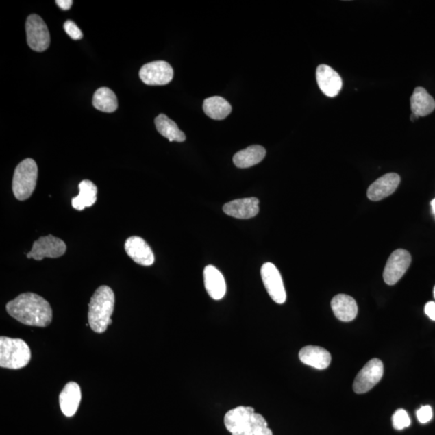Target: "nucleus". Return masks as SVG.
I'll return each instance as SVG.
<instances>
[{
  "mask_svg": "<svg viewBox=\"0 0 435 435\" xmlns=\"http://www.w3.org/2000/svg\"><path fill=\"white\" fill-rule=\"evenodd\" d=\"M6 310L12 318L27 326L45 327L53 319V310L48 301L34 293H25L9 301Z\"/></svg>",
  "mask_w": 435,
  "mask_h": 435,
  "instance_id": "obj_1",
  "label": "nucleus"
},
{
  "mask_svg": "<svg viewBox=\"0 0 435 435\" xmlns=\"http://www.w3.org/2000/svg\"><path fill=\"white\" fill-rule=\"evenodd\" d=\"M224 425L232 435H273L266 420L250 406H238L224 417Z\"/></svg>",
  "mask_w": 435,
  "mask_h": 435,
  "instance_id": "obj_2",
  "label": "nucleus"
},
{
  "mask_svg": "<svg viewBox=\"0 0 435 435\" xmlns=\"http://www.w3.org/2000/svg\"><path fill=\"white\" fill-rule=\"evenodd\" d=\"M114 295L111 288L102 286L97 288L91 297L89 303V326L96 333L107 331L112 323V315L114 312Z\"/></svg>",
  "mask_w": 435,
  "mask_h": 435,
  "instance_id": "obj_3",
  "label": "nucleus"
},
{
  "mask_svg": "<svg viewBox=\"0 0 435 435\" xmlns=\"http://www.w3.org/2000/svg\"><path fill=\"white\" fill-rule=\"evenodd\" d=\"M30 360V348L24 340L6 336L0 338V367L21 369L29 364Z\"/></svg>",
  "mask_w": 435,
  "mask_h": 435,
  "instance_id": "obj_4",
  "label": "nucleus"
},
{
  "mask_svg": "<svg viewBox=\"0 0 435 435\" xmlns=\"http://www.w3.org/2000/svg\"><path fill=\"white\" fill-rule=\"evenodd\" d=\"M38 177V164L34 159L27 158L18 164L14 173L12 191L16 199H29L36 189Z\"/></svg>",
  "mask_w": 435,
  "mask_h": 435,
  "instance_id": "obj_5",
  "label": "nucleus"
},
{
  "mask_svg": "<svg viewBox=\"0 0 435 435\" xmlns=\"http://www.w3.org/2000/svg\"><path fill=\"white\" fill-rule=\"evenodd\" d=\"M27 42L36 52H43L50 45V35L47 24L38 15H31L26 21Z\"/></svg>",
  "mask_w": 435,
  "mask_h": 435,
  "instance_id": "obj_6",
  "label": "nucleus"
},
{
  "mask_svg": "<svg viewBox=\"0 0 435 435\" xmlns=\"http://www.w3.org/2000/svg\"><path fill=\"white\" fill-rule=\"evenodd\" d=\"M67 247L66 243L52 235L42 236L34 243L30 253L27 258L36 260H42L45 258H58L66 253Z\"/></svg>",
  "mask_w": 435,
  "mask_h": 435,
  "instance_id": "obj_7",
  "label": "nucleus"
},
{
  "mask_svg": "<svg viewBox=\"0 0 435 435\" xmlns=\"http://www.w3.org/2000/svg\"><path fill=\"white\" fill-rule=\"evenodd\" d=\"M384 374V365L381 360H371L356 375L353 383V390L358 395L371 390L381 381Z\"/></svg>",
  "mask_w": 435,
  "mask_h": 435,
  "instance_id": "obj_8",
  "label": "nucleus"
},
{
  "mask_svg": "<svg viewBox=\"0 0 435 435\" xmlns=\"http://www.w3.org/2000/svg\"><path fill=\"white\" fill-rule=\"evenodd\" d=\"M264 286L271 299L277 304L285 303L286 292L279 270L272 263H265L260 269Z\"/></svg>",
  "mask_w": 435,
  "mask_h": 435,
  "instance_id": "obj_9",
  "label": "nucleus"
},
{
  "mask_svg": "<svg viewBox=\"0 0 435 435\" xmlns=\"http://www.w3.org/2000/svg\"><path fill=\"white\" fill-rule=\"evenodd\" d=\"M410 264L411 256L409 251L404 249H397L393 251L389 256L384 270V282L388 286L395 285L404 276Z\"/></svg>",
  "mask_w": 435,
  "mask_h": 435,
  "instance_id": "obj_10",
  "label": "nucleus"
},
{
  "mask_svg": "<svg viewBox=\"0 0 435 435\" xmlns=\"http://www.w3.org/2000/svg\"><path fill=\"white\" fill-rule=\"evenodd\" d=\"M140 77L149 86H164L173 80V70L164 61H156L145 64L140 71Z\"/></svg>",
  "mask_w": 435,
  "mask_h": 435,
  "instance_id": "obj_11",
  "label": "nucleus"
},
{
  "mask_svg": "<svg viewBox=\"0 0 435 435\" xmlns=\"http://www.w3.org/2000/svg\"><path fill=\"white\" fill-rule=\"evenodd\" d=\"M125 251L128 256L142 266H151L155 258L152 249L143 238L131 236L125 242Z\"/></svg>",
  "mask_w": 435,
  "mask_h": 435,
  "instance_id": "obj_12",
  "label": "nucleus"
},
{
  "mask_svg": "<svg viewBox=\"0 0 435 435\" xmlns=\"http://www.w3.org/2000/svg\"><path fill=\"white\" fill-rule=\"evenodd\" d=\"M316 79L320 90L330 98L336 97L342 90L343 81L340 75L327 65L318 66L316 71Z\"/></svg>",
  "mask_w": 435,
  "mask_h": 435,
  "instance_id": "obj_13",
  "label": "nucleus"
},
{
  "mask_svg": "<svg viewBox=\"0 0 435 435\" xmlns=\"http://www.w3.org/2000/svg\"><path fill=\"white\" fill-rule=\"evenodd\" d=\"M400 182L401 177L397 173L386 174L369 186L367 193L369 199L377 201L387 198L395 193Z\"/></svg>",
  "mask_w": 435,
  "mask_h": 435,
  "instance_id": "obj_14",
  "label": "nucleus"
},
{
  "mask_svg": "<svg viewBox=\"0 0 435 435\" xmlns=\"http://www.w3.org/2000/svg\"><path fill=\"white\" fill-rule=\"evenodd\" d=\"M224 213L229 216L249 219L259 213V200L256 198H246L230 201L223 206Z\"/></svg>",
  "mask_w": 435,
  "mask_h": 435,
  "instance_id": "obj_15",
  "label": "nucleus"
},
{
  "mask_svg": "<svg viewBox=\"0 0 435 435\" xmlns=\"http://www.w3.org/2000/svg\"><path fill=\"white\" fill-rule=\"evenodd\" d=\"M301 363L319 370L326 369L332 361L330 352L323 347L318 346H306L299 351Z\"/></svg>",
  "mask_w": 435,
  "mask_h": 435,
  "instance_id": "obj_16",
  "label": "nucleus"
},
{
  "mask_svg": "<svg viewBox=\"0 0 435 435\" xmlns=\"http://www.w3.org/2000/svg\"><path fill=\"white\" fill-rule=\"evenodd\" d=\"M204 284L208 295L214 300H221L226 295L227 286L223 275L219 269L208 265L203 271Z\"/></svg>",
  "mask_w": 435,
  "mask_h": 435,
  "instance_id": "obj_17",
  "label": "nucleus"
},
{
  "mask_svg": "<svg viewBox=\"0 0 435 435\" xmlns=\"http://www.w3.org/2000/svg\"><path fill=\"white\" fill-rule=\"evenodd\" d=\"M331 306L336 317L343 322L352 321L358 314V306L351 296L338 295L333 297Z\"/></svg>",
  "mask_w": 435,
  "mask_h": 435,
  "instance_id": "obj_18",
  "label": "nucleus"
},
{
  "mask_svg": "<svg viewBox=\"0 0 435 435\" xmlns=\"http://www.w3.org/2000/svg\"><path fill=\"white\" fill-rule=\"evenodd\" d=\"M82 399L81 388L76 382H69L59 397V402L64 415L73 417L79 409Z\"/></svg>",
  "mask_w": 435,
  "mask_h": 435,
  "instance_id": "obj_19",
  "label": "nucleus"
},
{
  "mask_svg": "<svg viewBox=\"0 0 435 435\" xmlns=\"http://www.w3.org/2000/svg\"><path fill=\"white\" fill-rule=\"evenodd\" d=\"M412 113L424 117L432 113L435 109V101L423 87H416L410 98Z\"/></svg>",
  "mask_w": 435,
  "mask_h": 435,
  "instance_id": "obj_20",
  "label": "nucleus"
},
{
  "mask_svg": "<svg viewBox=\"0 0 435 435\" xmlns=\"http://www.w3.org/2000/svg\"><path fill=\"white\" fill-rule=\"evenodd\" d=\"M266 151L260 145H251L240 151L233 157L235 166L240 169L249 168L263 161Z\"/></svg>",
  "mask_w": 435,
  "mask_h": 435,
  "instance_id": "obj_21",
  "label": "nucleus"
},
{
  "mask_svg": "<svg viewBox=\"0 0 435 435\" xmlns=\"http://www.w3.org/2000/svg\"><path fill=\"white\" fill-rule=\"evenodd\" d=\"M79 195L72 199V207L77 210L92 207L97 200V186L90 180H84L79 183Z\"/></svg>",
  "mask_w": 435,
  "mask_h": 435,
  "instance_id": "obj_22",
  "label": "nucleus"
},
{
  "mask_svg": "<svg viewBox=\"0 0 435 435\" xmlns=\"http://www.w3.org/2000/svg\"><path fill=\"white\" fill-rule=\"evenodd\" d=\"M232 110L231 104L219 96L206 99L203 102L204 112L213 120H224L231 114Z\"/></svg>",
  "mask_w": 435,
  "mask_h": 435,
  "instance_id": "obj_23",
  "label": "nucleus"
},
{
  "mask_svg": "<svg viewBox=\"0 0 435 435\" xmlns=\"http://www.w3.org/2000/svg\"><path fill=\"white\" fill-rule=\"evenodd\" d=\"M155 125L159 134L169 141L183 142L186 140L184 132L179 129L177 123L166 114H161L155 119Z\"/></svg>",
  "mask_w": 435,
  "mask_h": 435,
  "instance_id": "obj_24",
  "label": "nucleus"
},
{
  "mask_svg": "<svg viewBox=\"0 0 435 435\" xmlns=\"http://www.w3.org/2000/svg\"><path fill=\"white\" fill-rule=\"evenodd\" d=\"M93 105L99 111L112 113L118 108V99L116 94L111 89L108 87H101L95 91Z\"/></svg>",
  "mask_w": 435,
  "mask_h": 435,
  "instance_id": "obj_25",
  "label": "nucleus"
},
{
  "mask_svg": "<svg viewBox=\"0 0 435 435\" xmlns=\"http://www.w3.org/2000/svg\"><path fill=\"white\" fill-rule=\"evenodd\" d=\"M392 419L393 428L397 430L409 427L411 424L408 413L403 409L397 410L395 414L393 415Z\"/></svg>",
  "mask_w": 435,
  "mask_h": 435,
  "instance_id": "obj_26",
  "label": "nucleus"
},
{
  "mask_svg": "<svg viewBox=\"0 0 435 435\" xmlns=\"http://www.w3.org/2000/svg\"><path fill=\"white\" fill-rule=\"evenodd\" d=\"M64 29H65L66 33L70 36L73 40H79L84 36L81 29L77 26L74 21H66L65 24H64Z\"/></svg>",
  "mask_w": 435,
  "mask_h": 435,
  "instance_id": "obj_27",
  "label": "nucleus"
},
{
  "mask_svg": "<svg viewBox=\"0 0 435 435\" xmlns=\"http://www.w3.org/2000/svg\"><path fill=\"white\" fill-rule=\"evenodd\" d=\"M433 410L430 406H423L417 411V418H418L419 423L425 424L430 422L432 419Z\"/></svg>",
  "mask_w": 435,
  "mask_h": 435,
  "instance_id": "obj_28",
  "label": "nucleus"
},
{
  "mask_svg": "<svg viewBox=\"0 0 435 435\" xmlns=\"http://www.w3.org/2000/svg\"><path fill=\"white\" fill-rule=\"evenodd\" d=\"M425 313L428 317L435 321V302L429 301L425 306Z\"/></svg>",
  "mask_w": 435,
  "mask_h": 435,
  "instance_id": "obj_29",
  "label": "nucleus"
},
{
  "mask_svg": "<svg viewBox=\"0 0 435 435\" xmlns=\"http://www.w3.org/2000/svg\"><path fill=\"white\" fill-rule=\"evenodd\" d=\"M73 3L74 2L72 0H57L56 1L57 5L64 11L70 10Z\"/></svg>",
  "mask_w": 435,
  "mask_h": 435,
  "instance_id": "obj_30",
  "label": "nucleus"
},
{
  "mask_svg": "<svg viewBox=\"0 0 435 435\" xmlns=\"http://www.w3.org/2000/svg\"><path fill=\"white\" fill-rule=\"evenodd\" d=\"M417 119H419V117L415 116V114L414 113H412L411 114V116H410V121H415L417 120Z\"/></svg>",
  "mask_w": 435,
  "mask_h": 435,
  "instance_id": "obj_31",
  "label": "nucleus"
},
{
  "mask_svg": "<svg viewBox=\"0 0 435 435\" xmlns=\"http://www.w3.org/2000/svg\"><path fill=\"white\" fill-rule=\"evenodd\" d=\"M432 208L433 214L435 215V199L432 201Z\"/></svg>",
  "mask_w": 435,
  "mask_h": 435,
  "instance_id": "obj_32",
  "label": "nucleus"
},
{
  "mask_svg": "<svg viewBox=\"0 0 435 435\" xmlns=\"http://www.w3.org/2000/svg\"><path fill=\"white\" fill-rule=\"evenodd\" d=\"M434 299H435V287H434Z\"/></svg>",
  "mask_w": 435,
  "mask_h": 435,
  "instance_id": "obj_33",
  "label": "nucleus"
}]
</instances>
